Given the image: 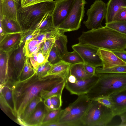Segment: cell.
<instances>
[{
    "label": "cell",
    "mask_w": 126,
    "mask_h": 126,
    "mask_svg": "<svg viewBox=\"0 0 126 126\" xmlns=\"http://www.w3.org/2000/svg\"><path fill=\"white\" fill-rule=\"evenodd\" d=\"M66 77L62 75L42 77L35 73L26 80L15 82L12 88L17 118H20L27 105L34 97L40 96L42 92L50 90Z\"/></svg>",
    "instance_id": "1"
},
{
    "label": "cell",
    "mask_w": 126,
    "mask_h": 126,
    "mask_svg": "<svg viewBox=\"0 0 126 126\" xmlns=\"http://www.w3.org/2000/svg\"><path fill=\"white\" fill-rule=\"evenodd\" d=\"M79 43L111 51L125 50L126 35L106 26L82 32Z\"/></svg>",
    "instance_id": "2"
},
{
    "label": "cell",
    "mask_w": 126,
    "mask_h": 126,
    "mask_svg": "<svg viewBox=\"0 0 126 126\" xmlns=\"http://www.w3.org/2000/svg\"><path fill=\"white\" fill-rule=\"evenodd\" d=\"M96 73L98 79L86 94L90 99L110 96L126 88V74Z\"/></svg>",
    "instance_id": "3"
},
{
    "label": "cell",
    "mask_w": 126,
    "mask_h": 126,
    "mask_svg": "<svg viewBox=\"0 0 126 126\" xmlns=\"http://www.w3.org/2000/svg\"><path fill=\"white\" fill-rule=\"evenodd\" d=\"M55 1L43 2L17 9V20L23 32L34 30L47 13H52L55 7Z\"/></svg>",
    "instance_id": "4"
},
{
    "label": "cell",
    "mask_w": 126,
    "mask_h": 126,
    "mask_svg": "<svg viewBox=\"0 0 126 126\" xmlns=\"http://www.w3.org/2000/svg\"><path fill=\"white\" fill-rule=\"evenodd\" d=\"M92 101L86 94L79 96L75 101L62 110L56 123L61 126H83L82 119Z\"/></svg>",
    "instance_id": "5"
},
{
    "label": "cell",
    "mask_w": 126,
    "mask_h": 126,
    "mask_svg": "<svg viewBox=\"0 0 126 126\" xmlns=\"http://www.w3.org/2000/svg\"><path fill=\"white\" fill-rule=\"evenodd\" d=\"M114 117L111 109L96 101L92 100L82 122L83 126H106Z\"/></svg>",
    "instance_id": "6"
},
{
    "label": "cell",
    "mask_w": 126,
    "mask_h": 126,
    "mask_svg": "<svg viewBox=\"0 0 126 126\" xmlns=\"http://www.w3.org/2000/svg\"><path fill=\"white\" fill-rule=\"evenodd\" d=\"M87 3L85 0H75L66 18L57 28L60 34L77 30L80 28L84 16V6Z\"/></svg>",
    "instance_id": "7"
},
{
    "label": "cell",
    "mask_w": 126,
    "mask_h": 126,
    "mask_svg": "<svg viewBox=\"0 0 126 126\" xmlns=\"http://www.w3.org/2000/svg\"><path fill=\"white\" fill-rule=\"evenodd\" d=\"M25 44L8 53V79L7 81L14 83L18 81L26 57L23 51Z\"/></svg>",
    "instance_id": "8"
},
{
    "label": "cell",
    "mask_w": 126,
    "mask_h": 126,
    "mask_svg": "<svg viewBox=\"0 0 126 126\" xmlns=\"http://www.w3.org/2000/svg\"><path fill=\"white\" fill-rule=\"evenodd\" d=\"M107 4L102 0H96L88 10L86 13L87 19L83 22L89 30L101 28L102 22L106 13Z\"/></svg>",
    "instance_id": "9"
},
{
    "label": "cell",
    "mask_w": 126,
    "mask_h": 126,
    "mask_svg": "<svg viewBox=\"0 0 126 126\" xmlns=\"http://www.w3.org/2000/svg\"><path fill=\"white\" fill-rule=\"evenodd\" d=\"M72 47L79 55L84 63L96 68L103 66L102 61L97 53L98 48L79 43L72 45Z\"/></svg>",
    "instance_id": "10"
},
{
    "label": "cell",
    "mask_w": 126,
    "mask_h": 126,
    "mask_svg": "<svg viewBox=\"0 0 126 126\" xmlns=\"http://www.w3.org/2000/svg\"><path fill=\"white\" fill-rule=\"evenodd\" d=\"M99 79L95 74L89 78L84 79H77L74 83H71L66 81L65 87L71 94L78 96L86 94L95 85Z\"/></svg>",
    "instance_id": "11"
},
{
    "label": "cell",
    "mask_w": 126,
    "mask_h": 126,
    "mask_svg": "<svg viewBox=\"0 0 126 126\" xmlns=\"http://www.w3.org/2000/svg\"><path fill=\"white\" fill-rule=\"evenodd\" d=\"M75 0H55V5L52 13L54 25L57 29L68 15Z\"/></svg>",
    "instance_id": "12"
},
{
    "label": "cell",
    "mask_w": 126,
    "mask_h": 126,
    "mask_svg": "<svg viewBox=\"0 0 126 126\" xmlns=\"http://www.w3.org/2000/svg\"><path fill=\"white\" fill-rule=\"evenodd\" d=\"M23 32L6 34L0 41V51L8 53L18 47Z\"/></svg>",
    "instance_id": "13"
},
{
    "label": "cell",
    "mask_w": 126,
    "mask_h": 126,
    "mask_svg": "<svg viewBox=\"0 0 126 126\" xmlns=\"http://www.w3.org/2000/svg\"><path fill=\"white\" fill-rule=\"evenodd\" d=\"M113 105L111 109L115 116L126 113V88L110 96Z\"/></svg>",
    "instance_id": "14"
},
{
    "label": "cell",
    "mask_w": 126,
    "mask_h": 126,
    "mask_svg": "<svg viewBox=\"0 0 126 126\" xmlns=\"http://www.w3.org/2000/svg\"><path fill=\"white\" fill-rule=\"evenodd\" d=\"M97 53L102 61V67L103 69L126 65V63L119 59L112 51L99 49Z\"/></svg>",
    "instance_id": "15"
},
{
    "label": "cell",
    "mask_w": 126,
    "mask_h": 126,
    "mask_svg": "<svg viewBox=\"0 0 126 126\" xmlns=\"http://www.w3.org/2000/svg\"><path fill=\"white\" fill-rule=\"evenodd\" d=\"M107 4L106 23L114 21L119 12L126 7V0H109Z\"/></svg>",
    "instance_id": "16"
},
{
    "label": "cell",
    "mask_w": 126,
    "mask_h": 126,
    "mask_svg": "<svg viewBox=\"0 0 126 126\" xmlns=\"http://www.w3.org/2000/svg\"><path fill=\"white\" fill-rule=\"evenodd\" d=\"M49 111L45 105L43 101L40 102L25 123L26 126H41L44 118Z\"/></svg>",
    "instance_id": "17"
},
{
    "label": "cell",
    "mask_w": 126,
    "mask_h": 126,
    "mask_svg": "<svg viewBox=\"0 0 126 126\" xmlns=\"http://www.w3.org/2000/svg\"><path fill=\"white\" fill-rule=\"evenodd\" d=\"M16 3L14 0H0V16L18 23Z\"/></svg>",
    "instance_id": "18"
},
{
    "label": "cell",
    "mask_w": 126,
    "mask_h": 126,
    "mask_svg": "<svg viewBox=\"0 0 126 126\" xmlns=\"http://www.w3.org/2000/svg\"><path fill=\"white\" fill-rule=\"evenodd\" d=\"M12 83L7 82L0 84V96L9 105L15 115L17 118Z\"/></svg>",
    "instance_id": "19"
},
{
    "label": "cell",
    "mask_w": 126,
    "mask_h": 126,
    "mask_svg": "<svg viewBox=\"0 0 126 126\" xmlns=\"http://www.w3.org/2000/svg\"><path fill=\"white\" fill-rule=\"evenodd\" d=\"M43 101L40 96L34 97L27 105L20 118L17 119V123L22 126H26L25 123L34 111L38 104Z\"/></svg>",
    "instance_id": "20"
},
{
    "label": "cell",
    "mask_w": 126,
    "mask_h": 126,
    "mask_svg": "<svg viewBox=\"0 0 126 126\" xmlns=\"http://www.w3.org/2000/svg\"><path fill=\"white\" fill-rule=\"evenodd\" d=\"M0 27L6 34L23 32L18 23L0 16Z\"/></svg>",
    "instance_id": "21"
},
{
    "label": "cell",
    "mask_w": 126,
    "mask_h": 126,
    "mask_svg": "<svg viewBox=\"0 0 126 126\" xmlns=\"http://www.w3.org/2000/svg\"><path fill=\"white\" fill-rule=\"evenodd\" d=\"M9 54L0 51V84L7 82L8 79V60Z\"/></svg>",
    "instance_id": "22"
},
{
    "label": "cell",
    "mask_w": 126,
    "mask_h": 126,
    "mask_svg": "<svg viewBox=\"0 0 126 126\" xmlns=\"http://www.w3.org/2000/svg\"><path fill=\"white\" fill-rule=\"evenodd\" d=\"M51 14L49 13H46L36 26L34 29L39 31L40 32H42L57 29L54 27Z\"/></svg>",
    "instance_id": "23"
},
{
    "label": "cell",
    "mask_w": 126,
    "mask_h": 126,
    "mask_svg": "<svg viewBox=\"0 0 126 126\" xmlns=\"http://www.w3.org/2000/svg\"><path fill=\"white\" fill-rule=\"evenodd\" d=\"M69 74L74 76L78 79H87L93 76L89 74L85 70L84 66V63H78L71 65Z\"/></svg>",
    "instance_id": "24"
},
{
    "label": "cell",
    "mask_w": 126,
    "mask_h": 126,
    "mask_svg": "<svg viewBox=\"0 0 126 126\" xmlns=\"http://www.w3.org/2000/svg\"><path fill=\"white\" fill-rule=\"evenodd\" d=\"M71 65L69 63L62 60L59 62L53 65L51 69L45 76L59 75L68 76Z\"/></svg>",
    "instance_id": "25"
},
{
    "label": "cell",
    "mask_w": 126,
    "mask_h": 126,
    "mask_svg": "<svg viewBox=\"0 0 126 126\" xmlns=\"http://www.w3.org/2000/svg\"><path fill=\"white\" fill-rule=\"evenodd\" d=\"M45 41L32 40L26 41L23 48V52L26 57H29L34 53L38 52Z\"/></svg>",
    "instance_id": "26"
},
{
    "label": "cell",
    "mask_w": 126,
    "mask_h": 126,
    "mask_svg": "<svg viewBox=\"0 0 126 126\" xmlns=\"http://www.w3.org/2000/svg\"><path fill=\"white\" fill-rule=\"evenodd\" d=\"M67 36L64 34H60L55 39L54 45L61 59L68 52L67 48Z\"/></svg>",
    "instance_id": "27"
},
{
    "label": "cell",
    "mask_w": 126,
    "mask_h": 126,
    "mask_svg": "<svg viewBox=\"0 0 126 126\" xmlns=\"http://www.w3.org/2000/svg\"><path fill=\"white\" fill-rule=\"evenodd\" d=\"M66 78L63 81L55 86L50 90L42 92L40 94V96L42 98L43 100L45 99L54 95H62L63 90L65 87Z\"/></svg>",
    "instance_id": "28"
},
{
    "label": "cell",
    "mask_w": 126,
    "mask_h": 126,
    "mask_svg": "<svg viewBox=\"0 0 126 126\" xmlns=\"http://www.w3.org/2000/svg\"><path fill=\"white\" fill-rule=\"evenodd\" d=\"M30 60L29 57H26L24 64L19 78L18 81L26 80L35 73L34 69Z\"/></svg>",
    "instance_id": "29"
},
{
    "label": "cell",
    "mask_w": 126,
    "mask_h": 126,
    "mask_svg": "<svg viewBox=\"0 0 126 126\" xmlns=\"http://www.w3.org/2000/svg\"><path fill=\"white\" fill-rule=\"evenodd\" d=\"M62 110L61 108L49 111L44 118L41 126H46L49 124L56 123Z\"/></svg>",
    "instance_id": "30"
},
{
    "label": "cell",
    "mask_w": 126,
    "mask_h": 126,
    "mask_svg": "<svg viewBox=\"0 0 126 126\" xmlns=\"http://www.w3.org/2000/svg\"><path fill=\"white\" fill-rule=\"evenodd\" d=\"M62 60L71 65L78 63H84L80 56L75 50L71 52H68L62 58Z\"/></svg>",
    "instance_id": "31"
},
{
    "label": "cell",
    "mask_w": 126,
    "mask_h": 126,
    "mask_svg": "<svg viewBox=\"0 0 126 126\" xmlns=\"http://www.w3.org/2000/svg\"><path fill=\"white\" fill-rule=\"evenodd\" d=\"M105 24L106 26L126 35V20L113 21Z\"/></svg>",
    "instance_id": "32"
},
{
    "label": "cell",
    "mask_w": 126,
    "mask_h": 126,
    "mask_svg": "<svg viewBox=\"0 0 126 126\" xmlns=\"http://www.w3.org/2000/svg\"><path fill=\"white\" fill-rule=\"evenodd\" d=\"M96 73H112L126 74V65L114 66L103 69L99 67L96 68Z\"/></svg>",
    "instance_id": "33"
},
{
    "label": "cell",
    "mask_w": 126,
    "mask_h": 126,
    "mask_svg": "<svg viewBox=\"0 0 126 126\" xmlns=\"http://www.w3.org/2000/svg\"><path fill=\"white\" fill-rule=\"evenodd\" d=\"M40 32L39 31L35 29L27 30L23 31L19 46L25 44L27 41L33 40Z\"/></svg>",
    "instance_id": "34"
},
{
    "label": "cell",
    "mask_w": 126,
    "mask_h": 126,
    "mask_svg": "<svg viewBox=\"0 0 126 126\" xmlns=\"http://www.w3.org/2000/svg\"><path fill=\"white\" fill-rule=\"evenodd\" d=\"M55 40L54 39L45 40L40 49L47 61L50 52L54 45Z\"/></svg>",
    "instance_id": "35"
},
{
    "label": "cell",
    "mask_w": 126,
    "mask_h": 126,
    "mask_svg": "<svg viewBox=\"0 0 126 126\" xmlns=\"http://www.w3.org/2000/svg\"><path fill=\"white\" fill-rule=\"evenodd\" d=\"M0 107L1 110L8 116L16 122H17V118L11 109L0 96Z\"/></svg>",
    "instance_id": "36"
},
{
    "label": "cell",
    "mask_w": 126,
    "mask_h": 126,
    "mask_svg": "<svg viewBox=\"0 0 126 126\" xmlns=\"http://www.w3.org/2000/svg\"><path fill=\"white\" fill-rule=\"evenodd\" d=\"M52 65V64L47 61L39 65L37 69L34 70L35 72L39 76L42 77L45 76L51 69Z\"/></svg>",
    "instance_id": "37"
},
{
    "label": "cell",
    "mask_w": 126,
    "mask_h": 126,
    "mask_svg": "<svg viewBox=\"0 0 126 126\" xmlns=\"http://www.w3.org/2000/svg\"><path fill=\"white\" fill-rule=\"evenodd\" d=\"M62 59L60 58L54 45L49 53L47 61L52 65L60 61Z\"/></svg>",
    "instance_id": "38"
},
{
    "label": "cell",
    "mask_w": 126,
    "mask_h": 126,
    "mask_svg": "<svg viewBox=\"0 0 126 126\" xmlns=\"http://www.w3.org/2000/svg\"><path fill=\"white\" fill-rule=\"evenodd\" d=\"M52 110L61 108L62 104V95H55L50 97Z\"/></svg>",
    "instance_id": "39"
},
{
    "label": "cell",
    "mask_w": 126,
    "mask_h": 126,
    "mask_svg": "<svg viewBox=\"0 0 126 126\" xmlns=\"http://www.w3.org/2000/svg\"><path fill=\"white\" fill-rule=\"evenodd\" d=\"M97 101L98 102L104 106L111 109L113 104L110 96H103L98 97L94 100Z\"/></svg>",
    "instance_id": "40"
},
{
    "label": "cell",
    "mask_w": 126,
    "mask_h": 126,
    "mask_svg": "<svg viewBox=\"0 0 126 126\" xmlns=\"http://www.w3.org/2000/svg\"><path fill=\"white\" fill-rule=\"evenodd\" d=\"M53 0H21V6L22 8L26 7L40 3Z\"/></svg>",
    "instance_id": "41"
},
{
    "label": "cell",
    "mask_w": 126,
    "mask_h": 126,
    "mask_svg": "<svg viewBox=\"0 0 126 126\" xmlns=\"http://www.w3.org/2000/svg\"><path fill=\"white\" fill-rule=\"evenodd\" d=\"M126 20V7L124 8L118 13L115 17L114 21Z\"/></svg>",
    "instance_id": "42"
},
{
    "label": "cell",
    "mask_w": 126,
    "mask_h": 126,
    "mask_svg": "<svg viewBox=\"0 0 126 126\" xmlns=\"http://www.w3.org/2000/svg\"><path fill=\"white\" fill-rule=\"evenodd\" d=\"M112 52L119 59L126 63V51L124 50Z\"/></svg>",
    "instance_id": "43"
},
{
    "label": "cell",
    "mask_w": 126,
    "mask_h": 126,
    "mask_svg": "<svg viewBox=\"0 0 126 126\" xmlns=\"http://www.w3.org/2000/svg\"><path fill=\"white\" fill-rule=\"evenodd\" d=\"M84 66L85 70L87 73L93 76H94L95 74L96 68L84 63Z\"/></svg>",
    "instance_id": "44"
},
{
    "label": "cell",
    "mask_w": 126,
    "mask_h": 126,
    "mask_svg": "<svg viewBox=\"0 0 126 126\" xmlns=\"http://www.w3.org/2000/svg\"><path fill=\"white\" fill-rule=\"evenodd\" d=\"M37 56V62L39 65L47 61L44 56L40 50L38 52Z\"/></svg>",
    "instance_id": "45"
},
{
    "label": "cell",
    "mask_w": 126,
    "mask_h": 126,
    "mask_svg": "<svg viewBox=\"0 0 126 126\" xmlns=\"http://www.w3.org/2000/svg\"><path fill=\"white\" fill-rule=\"evenodd\" d=\"M44 103L49 111L52 110L51 101L50 97L45 99L43 100Z\"/></svg>",
    "instance_id": "46"
},
{
    "label": "cell",
    "mask_w": 126,
    "mask_h": 126,
    "mask_svg": "<svg viewBox=\"0 0 126 126\" xmlns=\"http://www.w3.org/2000/svg\"><path fill=\"white\" fill-rule=\"evenodd\" d=\"M33 40L37 41L46 40L45 32H40Z\"/></svg>",
    "instance_id": "47"
},
{
    "label": "cell",
    "mask_w": 126,
    "mask_h": 126,
    "mask_svg": "<svg viewBox=\"0 0 126 126\" xmlns=\"http://www.w3.org/2000/svg\"><path fill=\"white\" fill-rule=\"evenodd\" d=\"M121 122L119 126H126V113L120 116Z\"/></svg>",
    "instance_id": "48"
},
{
    "label": "cell",
    "mask_w": 126,
    "mask_h": 126,
    "mask_svg": "<svg viewBox=\"0 0 126 126\" xmlns=\"http://www.w3.org/2000/svg\"><path fill=\"white\" fill-rule=\"evenodd\" d=\"M30 62L33 67L34 70H35L37 68L39 65L37 62L34 59L33 57L30 56L29 57Z\"/></svg>",
    "instance_id": "49"
},
{
    "label": "cell",
    "mask_w": 126,
    "mask_h": 126,
    "mask_svg": "<svg viewBox=\"0 0 126 126\" xmlns=\"http://www.w3.org/2000/svg\"><path fill=\"white\" fill-rule=\"evenodd\" d=\"M16 3L18 4L19 1V0H14Z\"/></svg>",
    "instance_id": "50"
},
{
    "label": "cell",
    "mask_w": 126,
    "mask_h": 126,
    "mask_svg": "<svg viewBox=\"0 0 126 126\" xmlns=\"http://www.w3.org/2000/svg\"></svg>",
    "instance_id": "51"
}]
</instances>
